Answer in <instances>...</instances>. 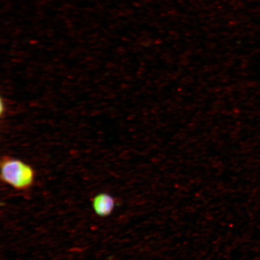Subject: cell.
<instances>
[{
	"mask_svg": "<svg viewBox=\"0 0 260 260\" xmlns=\"http://www.w3.org/2000/svg\"><path fill=\"white\" fill-rule=\"evenodd\" d=\"M1 180L18 191H25L34 186L36 172L30 165L10 156L3 157L0 162Z\"/></svg>",
	"mask_w": 260,
	"mask_h": 260,
	"instance_id": "cell-1",
	"label": "cell"
},
{
	"mask_svg": "<svg viewBox=\"0 0 260 260\" xmlns=\"http://www.w3.org/2000/svg\"><path fill=\"white\" fill-rule=\"evenodd\" d=\"M116 201L112 195L100 193L92 200V207L97 216L102 217L109 216L115 209Z\"/></svg>",
	"mask_w": 260,
	"mask_h": 260,
	"instance_id": "cell-2",
	"label": "cell"
}]
</instances>
